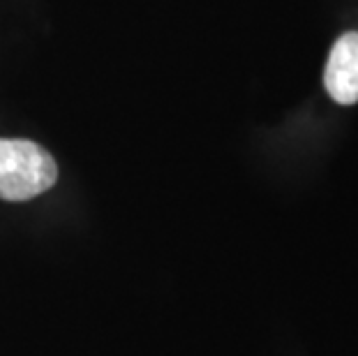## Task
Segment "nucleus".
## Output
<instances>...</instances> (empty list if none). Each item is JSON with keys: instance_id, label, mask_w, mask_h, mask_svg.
<instances>
[{"instance_id": "nucleus-1", "label": "nucleus", "mask_w": 358, "mask_h": 356, "mask_svg": "<svg viewBox=\"0 0 358 356\" xmlns=\"http://www.w3.org/2000/svg\"><path fill=\"white\" fill-rule=\"evenodd\" d=\"M56 178L58 166L47 148L28 139H0V199H35Z\"/></svg>"}, {"instance_id": "nucleus-2", "label": "nucleus", "mask_w": 358, "mask_h": 356, "mask_svg": "<svg viewBox=\"0 0 358 356\" xmlns=\"http://www.w3.org/2000/svg\"><path fill=\"white\" fill-rule=\"evenodd\" d=\"M324 86L338 104L358 102V33H345L333 44Z\"/></svg>"}]
</instances>
